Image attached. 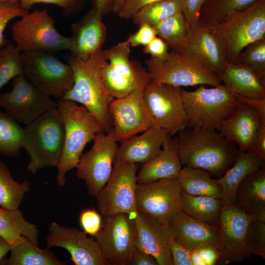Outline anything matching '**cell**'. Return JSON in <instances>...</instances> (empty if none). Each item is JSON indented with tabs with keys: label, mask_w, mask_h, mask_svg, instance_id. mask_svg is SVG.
Segmentation results:
<instances>
[{
	"label": "cell",
	"mask_w": 265,
	"mask_h": 265,
	"mask_svg": "<svg viewBox=\"0 0 265 265\" xmlns=\"http://www.w3.org/2000/svg\"><path fill=\"white\" fill-rule=\"evenodd\" d=\"M104 49L83 56L69 55L67 62L74 76L72 89L61 100H69L83 106L98 121L106 132L112 128L109 107L114 99L106 89L102 69L106 60Z\"/></svg>",
	"instance_id": "1"
},
{
	"label": "cell",
	"mask_w": 265,
	"mask_h": 265,
	"mask_svg": "<svg viewBox=\"0 0 265 265\" xmlns=\"http://www.w3.org/2000/svg\"><path fill=\"white\" fill-rule=\"evenodd\" d=\"M179 133L176 139L182 164L210 175L222 176L239 152L235 143L214 130L186 127Z\"/></svg>",
	"instance_id": "2"
},
{
	"label": "cell",
	"mask_w": 265,
	"mask_h": 265,
	"mask_svg": "<svg viewBox=\"0 0 265 265\" xmlns=\"http://www.w3.org/2000/svg\"><path fill=\"white\" fill-rule=\"evenodd\" d=\"M56 108L64 129L63 145L56 167V182L58 186H63L66 183V173L76 168L85 146L103 129L97 119L76 102L58 100Z\"/></svg>",
	"instance_id": "3"
},
{
	"label": "cell",
	"mask_w": 265,
	"mask_h": 265,
	"mask_svg": "<svg viewBox=\"0 0 265 265\" xmlns=\"http://www.w3.org/2000/svg\"><path fill=\"white\" fill-rule=\"evenodd\" d=\"M64 137V125L56 107L26 125L22 148L29 157L28 172L34 174L44 168L56 167Z\"/></svg>",
	"instance_id": "4"
},
{
	"label": "cell",
	"mask_w": 265,
	"mask_h": 265,
	"mask_svg": "<svg viewBox=\"0 0 265 265\" xmlns=\"http://www.w3.org/2000/svg\"><path fill=\"white\" fill-rule=\"evenodd\" d=\"M208 27L220 42L227 61L236 63L247 45L265 39V0H258L242 11Z\"/></svg>",
	"instance_id": "5"
},
{
	"label": "cell",
	"mask_w": 265,
	"mask_h": 265,
	"mask_svg": "<svg viewBox=\"0 0 265 265\" xmlns=\"http://www.w3.org/2000/svg\"><path fill=\"white\" fill-rule=\"evenodd\" d=\"M187 119V128L219 130L222 122L234 110L238 101L223 84L207 88L201 85L195 90L182 89Z\"/></svg>",
	"instance_id": "6"
},
{
	"label": "cell",
	"mask_w": 265,
	"mask_h": 265,
	"mask_svg": "<svg viewBox=\"0 0 265 265\" xmlns=\"http://www.w3.org/2000/svg\"><path fill=\"white\" fill-rule=\"evenodd\" d=\"M145 63L150 80L157 83L179 87L222 83L197 58L185 53L172 51L164 59L151 57Z\"/></svg>",
	"instance_id": "7"
},
{
	"label": "cell",
	"mask_w": 265,
	"mask_h": 265,
	"mask_svg": "<svg viewBox=\"0 0 265 265\" xmlns=\"http://www.w3.org/2000/svg\"><path fill=\"white\" fill-rule=\"evenodd\" d=\"M55 21L46 9H36L21 17L12 25L13 39L20 51L51 53L69 50L70 37L60 34L54 27Z\"/></svg>",
	"instance_id": "8"
},
{
	"label": "cell",
	"mask_w": 265,
	"mask_h": 265,
	"mask_svg": "<svg viewBox=\"0 0 265 265\" xmlns=\"http://www.w3.org/2000/svg\"><path fill=\"white\" fill-rule=\"evenodd\" d=\"M22 74L42 92L62 99L73 86L74 76L68 63L60 61L53 53H21Z\"/></svg>",
	"instance_id": "9"
},
{
	"label": "cell",
	"mask_w": 265,
	"mask_h": 265,
	"mask_svg": "<svg viewBox=\"0 0 265 265\" xmlns=\"http://www.w3.org/2000/svg\"><path fill=\"white\" fill-rule=\"evenodd\" d=\"M138 169V164L115 157L110 176L95 197L102 216L124 213L135 218L138 212L135 203Z\"/></svg>",
	"instance_id": "10"
},
{
	"label": "cell",
	"mask_w": 265,
	"mask_h": 265,
	"mask_svg": "<svg viewBox=\"0 0 265 265\" xmlns=\"http://www.w3.org/2000/svg\"><path fill=\"white\" fill-rule=\"evenodd\" d=\"M94 237L109 265H130L137 249L135 219L124 213L104 217Z\"/></svg>",
	"instance_id": "11"
},
{
	"label": "cell",
	"mask_w": 265,
	"mask_h": 265,
	"mask_svg": "<svg viewBox=\"0 0 265 265\" xmlns=\"http://www.w3.org/2000/svg\"><path fill=\"white\" fill-rule=\"evenodd\" d=\"M112 129L99 132L89 150L82 153L76 167L77 177L85 181L89 195L96 197L109 179L118 147Z\"/></svg>",
	"instance_id": "12"
},
{
	"label": "cell",
	"mask_w": 265,
	"mask_h": 265,
	"mask_svg": "<svg viewBox=\"0 0 265 265\" xmlns=\"http://www.w3.org/2000/svg\"><path fill=\"white\" fill-rule=\"evenodd\" d=\"M150 79H147L129 94L113 99L109 107L112 130L117 142L156 126L146 104L144 93Z\"/></svg>",
	"instance_id": "13"
},
{
	"label": "cell",
	"mask_w": 265,
	"mask_h": 265,
	"mask_svg": "<svg viewBox=\"0 0 265 265\" xmlns=\"http://www.w3.org/2000/svg\"><path fill=\"white\" fill-rule=\"evenodd\" d=\"M182 88L159 84L150 80L145 89L144 96L156 126L173 136L187 127Z\"/></svg>",
	"instance_id": "14"
},
{
	"label": "cell",
	"mask_w": 265,
	"mask_h": 265,
	"mask_svg": "<svg viewBox=\"0 0 265 265\" xmlns=\"http://www.w3.org/2000/svg\"><path fill=\"white\" fill-rule=\"evenodd\" d=\"M10 91L0 93V107L16 120L27 125L56 107L57 102L44 94L23 74L12 80Z\"/></svg>",
	"instance_id": "15"
},
{
	"label": "cell",
	"mask_w": 265,
	"mask_h": 265,
	"mask_svg": "<svg viewBox=\"0 0 265 265\" xmlns=\"http://www.w3.org/2000/svg\"><path fill=\"white\" fill-rule=\"evenodd\" d=\"M181 191L177 178L137 184V210L150 215L160 223L168 225L173 215L181 210Z\"/></svg>",
	"instance_id": "16"
},
{
	"label": "cell",
	"mask_w": 265,
	"mask_h": 265,
	"mask_svg": "<svg viewBox=\"0 0 265 265\" xmlns=\"http://www.w3.org/2000/svg\"><path fill=\"white\" fill-rule=\"evenodd\" d=\"M254 218L235 204L223 202L218 226L221 245L216 264L237 263L251 256L246 244L245 236L248 226Z\"/></svg>",
	"instance_id": "17"
},
{
	"label": "cell",
	"mask_w": 265,
	"mask_h": 265,
	"mask_svg": "<svg viewBox=\"0 0 265 265\" xmlns=\"http://www.w3.org/2000/svg\"><path fill=\"white\" fill-rule=\"evenodd\" d=\"M84 231L53 221L46 239L47 247H61L70 254L76 265H107L97 241Z\"/></svg>",
	"instance_id": "18"
},
{
	"label": "cell",
	"mask_w": 265,
	"mask_h": 265,
	"mask_svg": "<svg viewBox=\"0 0 265 265\" xmlns=\"http://www.w3.org/2000/svg\"><path fill=\"white\" fill-rule=\"evenodd\" d=\"M168 225L174 239L189 250L212 247L220 251L221 240L218 226L192 218L181 210L173 215Z\"/></svg>",
	"instance_id": "19"
},
{
	"label": "cell",
	"mask_w": 265,
	"mask_h": 265,
	"mask_svg": "<svg viewBox=\"0 0 265 265\" xmlns=\"http://www.w3.org/2000/svg\"><path fill=\"white\" fill-rule=\"evenodd\" d=\"M179 52L194 56L219 78L228 62L219 39L200 20Z\"/></svg>",
	"instance_id": "20"
},
{
	"label": "cell",
	"mask_w": 265,
	"mask_h": 265,
	"mask_svg": "<svg viewBox=\"0 0 265 265\" xmlns=\"http://www.w3.org/2000/svg\"><path fill=\"white\" fill-rule=\"evenodd\" d=\"M135 221L137 248L153 256L158 265H173L168 225L160 223L150 215L139 212Z\"/></svg>",
	"instance_id": "21"
},
{
	"label": "cell",
	"mask_w": 265,
	"mask_h": 265,
	"mask_svg": "<svg viewBox=\"0 0 265 265\" xmlns=\"http://www.w3.org/2000/svg\"><path fill=\"white\" fill-rule=\"evenodd\" d=\"M262 125L265 124L262 123L257 109L238 101L233 112L222 122L218 132L235 143L239 151H247Z\"/></svg>",
	"instance_id": "22"
},
{
	"label": "cell",
	"mask_w": 265,
	"mask_h": 265,
	"mask_svg": "<svg viewBox=\"0 0 265 265\" xmlns=\"http://www.w3.org/2000/svg\"><path fill=\"white\" fill-rule=\"evenodd\" d=\"M103 16L93 7L81 19L72 25L69 49L71 55L83 56L103 48L106 34Z\"/></svg>",
	"instance_id": "23"
},
{
	"label": "cell",
	"mask_w": 265,
	"mask_h": 265,
	"mask_svg": "<svg viewBox=\"0 0 265 265\" xmlns=\"http://www.w3.org/2000/svg\"><path fill=\"white\" fill-rule=\"evenodd\" d=\"M182 165L177 139L167 134L159 153L140 166L136 174L137 184L177 178L182 169Z\"/></svg>",
	"instance_id": "24"
},
{
	"label": "cell",
	"mask_w": 265,
	"mask_h": 265,
	"mask_svg": "<svg viewBox=\"0 0 265 265\" xmlns=\"http://www.w3.org/2000/svg\"><path fill=\"white\" fill-rule=\"evenodd\" d=\"M167 134L161 129L153 126L140 135L121 141L115 157L128 162L142 164L159 153Z\"/></svg>",
	"instance_id": "25"
},
{
	"label": "cell",
	"mask_w": 265,
	"mask_h": 265,
	"mask_svg": "<svg viewBox=\"0 0 265 265\" xmlns=\"http://www.w3.org/2000/svg\"><path fill=\"white\" fill-rule=\"evenodd\" d=\"M265 75L238 63L227 62L219 78L234 94L265 100Z\"/></svg>",
	"instance_id": "26"
},
{
	"label": "cell",
	"mask_w": 265,
	"mask_h": 265,
	"mask_svg": "<svg viewBox=\"0 0 265 265\" xmlns=\"http://www.w3.org/2000/svg\"><path fill=\"white\" fill-rule=\"evenodd\" d=\"M234 204L256 219L265 221V165L240 183Z\"/></svg>",
	"instance_id": "27"
},
{
	"label": "cell",
	"mask_w": 265,
	"mask_h": 265,
	"mask_svg": "<svg viewBox=\"0 0 265 265\" xmlns=\"http://www.w3.org/2000/svg\"><path fill=\"white\" fill-rule=\"evenodd\" d=\"M264 165L265 160L249 151L239 150L231 167L222 176L216 179L222 188L223 202L234 204L236 191L240 183L247 175Z\"/></svg>",
	"instance_id": "28"
},
{
	"label": "cell",
	"mask_w": 265,
	"mask_h": 265,
	"mask_svg": "<svg viewBox=\"0 0 265 265\" xmlns=\"http://www.w3.org/2000/svg\"><path fill=\"white\" fill-rule=\"evenodd\" d=\"M8 265H65L50 248L38 247L29 238L21 236L12 247L9 258L1 263Z\"/></svg>",
	"instance_id": "29"
},
{
	"label": "cell",
	"mask_w": 265,
	"mask_h": 265,
	"mask_svg": "<svg viewBox=\"0 0 265 265\" xmlns=\"http://www.w3.org/2000/svg\"><path fill=\"white\" fill-rule=\"evenodd\" d=\"M210 175L202 169L184 166L177 178L182 190L187 194L222 199V187L216 180L211 178Z\"/></svg>",
	"instance_id": "30"
},
{
	"label": "cell",
	"mask_w": 265,
	"mask_h": 265,
	"mask_svg": "<svg viewBox=\"0 0 265 265\" xmlns=\"http://www.w3.org/2000/svg\"><path fill=\"white\" fill-rule=\"evenodd\" d=\"M223 205L221 199L192 195L182 190L180 209L196 219L218 226Z\"/></svg>",
	"instance_id": "31"
},
{
	"label": "cell",
	"mask_w": 265,
	"mask_h": 265,
	"mask_svg": "<svg viewBox=\"0 0 265 265\" xmlns=\"http://www.w3.org/2000/svg\"><path fill=\"white\" fill-rule=\"evenodd\" d=\"M0 236L6 239L12 247L21 236L38 245L39 235L37 227L26 220L19 209L11 211L0 206Z\"/></svg>",
	"instance_id": "32"
},
{
	"label": "cell",
	"mask_w": 265,
	"mask_h": 265,
	"mask_svg": "<svg viewBox=\"0 0 265 265\" xmlns=\"http://www.w3.org/2000/svg\"><path fill=\"white\" fill-rule=\"evenodd\" d=\"M258 0H206L203 5L200 20L210 26L247 8Z\"/></svg>",
	"instance_id": "33"
},
{
	"label": "cell",
	"mask_w": 265,
	"mask_h": 265,
	"mask_svg": "<svg viewBox=\"0 0 265 265\" xmlns=\"http://www.w3.org/2000/svg\"><path fill=\"white\" fill-rule=\"evenodd\" d=\"M29 189V182H17L6 164L0 160V206L11 211L19 209Z\"/></svg>",
	"instance_id": "34"
},
{
	"label": "cell",
	"mask_w": 265,
	"mask_h": 265,
	"mask_svg": "<svg viewBox=\"0 0 265 265\" xmlns=\"http://www.w3.org/2000/svg\"><path fill=\"white\" fill-rule=\"evenodd\" d=\"M157 35L172 49L180 52L189 33L182 12L171 16L153 26Z\"/></svg>",
	"instance_id": "35"
},
{
	"label": "cell",
	"mask_w": 265,
	"mask_h": 265,
	"mask_svg": "<svg viewBox=\"0 0 265 265\" xmlns=\"http://www.w3.org/2000/svg\"><path fill=\"white\" fill-rule=\"evenodd\" d=\"M23 128L6 112L0 109V154L19 156L22 148Z\"/></svg>",
	"instance_id": "36"
},
{
	"label": "cell",
	"mask_w": 265,
	"mask_h": 265,
	"mask_svg": "<svg viewBox=\"0 0 265 265\" xmlns=\"http://www.w3.org/2000/svg\"><path fill=\"white\" fill-rule=\"evenodd\" d=\"M180 12H182V0H160L143 7L132 19L137 26L143 24L153 26Z\"/></svg>",
	"instance_id": "37"
},
{
	"label": "cell",
	"mask_w": 265,
	"mask_h": 265,
	"mask_svg": "<svg viewBox=\"0 0 265 265\" xmlns=\"http://www.w3.org/2000/svg\"><path fill=\"white\" fill-rule=\"evenodd\" d=\"M102 78L108 93L113 98L118 99L129 94L141 82L150 77L148 75L139 82H134L116 73L106 60L103 67Z\"/></svg>",
	"instance_id": "38"
},
{
	"label": "cell",
	"mask_w": 265,
	"mask_h": 265,
	"mask_svg": "<svg viewBox=\"0 0 265 265\" xmlns=\"http://www.w3.org/2000/svg\"><path fill=\"white\" fill-rule=\"evenodd\" d=\"M21 74V52L9 42L0 48V91L11 80Z\"/></svg>",
	"instance_id": "39"
},
{
	"label": "cell",
	"mask_w": 265,
	"mask_h": 265,
	"mask_svg": "<svg viewBox=\"0 0 265 265\" xmlns=\"http://www.w3.org/2000/svg\"><path fill=\"white\" fill-rule=\"evenodd\" d=\"M237 63L265 75V39L247 45L241 52Z\"/></svg>",
	"instance_id": "40"
},
{
	"label": "cell",
	"mask_w": 265,
	"mask_h": 265,
	"mask_svg": "<svg viewBox=\"0 0 265 265\" xmlns=\"http://www.w3.org/2000/svg\"><path fill=\"white\" fill-rule=\"evenodd\" d=\"M249 252L265 258V221L254 218L249 223L245 236Z\"/></svg>",
	"instance_id": "41"
},
{
	"label": "cell",
	"mask_w": 265,
	"mask_h": 265,
	"mask_svg": "<svg viewBox=\"0 0 265 265\" xmlns=\"http://www.w3.org/2000/svg\"><path fill=\"white\" fill-rule=\"evenodd\" d=\"M28 12L21 7L19 0H0V48L10 42L3 36L8 23L13 18L22 17Z\"/></svg>",
	"instance_id": "42"
},
{
	"label": "cell",
	"mask_w": 265,
	"mask_h": 265,
	"mask_svg": "<svg viewBox=\"0 0 265 265\" xmlns=\"http://www.w3.org/2000/svg\"><path fill=\"white\" fill-rule=\"evenodd\" d=\"M21 7L29 11L31 6L35 4L43 3L52 4L61 7L62 14L71 16L77 14L85 7L86 0H19Z\"/></svg>",
	"instance_id": "43"
},
{
	"label": "cell",
	"mask_w": 265,
	"mask_h": 265,
	"mask_svg": "<svg viewBox=\"0 0 265 265\" xmlns=\"http://www.w3.org/2000/svg\"><path fill=\"white\" fill-rule=\"evenodd\" d=\"M101 215L93 208L83 210L79 217L80 223L83 231L87 234L94 237L101 227Z\"/></svg>",
	"instance_id": "44"
},
{
	"label": "cell",
	"mask_w": 265,
	"mask_h": 265,
	"mask_svg": "<svg viewBox=\"0 0 265 265\" xmlns=\"http://www.w3.org/2000/svg\"><path fill=\"white\" fill-rule=\"evenodd\" d=\"M182 0V13L190 32L199 21L201 8L206 0Z\"/></svg>",
	"instance_id": "45"
},
{
	"label": "cell",
	"mask_w": 265,
	"mask_h": 265,
	"mask_svg": "<svg viewBox=\"0 0 265 265\" xmlns=\"http://www.w3.org/2000/svg\"><path fill=\"white\" fill-rule=\"evenodd\" d=\"M138 29L129 35L127 39L131 47L145 46L157 36L153 27L147 24H143L138 26Z\"/></svg>",
	"instance_id": "46"
},
{
	"label": "cell",
	"mask_w": 265,
	"mask_h": 265,
	"mask_svg": "<svg viewBox=\"0 0 265 265\" xmlns=\"http://www.w3.org/2000/svg\"><path fill=\"white\" fill-rule=\"evenodd\" d=\"M170 244L173 265H193L191 251L175 240L171 235Z\"/></svg>",
	"instance_id": "47"
},
{
	"label": "cell",
	"mask_w": 265,
	"mask_h": 265,
	"mask_svg": "<svg viewBox=\"0 0 265 265\" xmlns=\"http://www.w3.org/2000/svg\"><path fill=\"white\" fill-rule=\"evenodd\" d=\"M160 0H125L118 14L122 19H132L140 9Z\"/></svg>",
	"instance_id": "48"
},
{
	"label": "cell",
	"mask_w": 265,
	"mask_h": 265,
	"mask_svg": "<svg viewBox=\"0 0 265 265\" xmlns=\"http://www.w3.org/2000/svg\"><path fill=\"white\" fill-rule=\"evenodd\" d=\"M143 51L144 53L150 54L152 57L160 59H165L169 53L168 46L158 36L144 47Z\"/></svg>",
	"instance_id": "49"
},
{
	"label": "cell",
	"mask_w": 265,
	"mask_h": 265,
	"mask_svg": "<svg viewBox=\"0 0 265 265\" xmlns=\"http://www.w3.org/2000/svg\"><path fill=\"white\" fill-rule=\"evenodd\" d=\"M248 151L265 160V125L261 126Z\"/></svg>",
	"instance_id": "50"
},
{
	"label": "cell",
	"mask_w": 265,
	"mask_h": 265,
	"mask_svg": "<svg viewBox=\"0 0 265 265\" xmlns=\"http://www.w3.org/2000/svg\"><path fill=\"white\" fill-rule=\"evenodd\" d=\"M205 265L216 264L219 258V250L212 247H205L196 249Z\"/></svg>",
	"instance_id": "51"
},
{
	"label": "cell",
	"mask_w": 265,
	"mask_h": 265,
	"mask_svg": "<svg viewBox=\"0 0 265 265\" xmlns=\"http://www.w3.org/2000/svg\"><path fill=\"white\" fill-rule=\"evenodd\" d=\"M130 265H158V264L153 256L137 248Z\"/></svg>",
	"instance_id": "52"
},
{
	"label": "cell",
	"mask_w": 265,
	"mask_h": 265,
	"mask_svg": "<svg viewBox=\"0 0 265 265\" xmlns=\"http://www.w3.org/2000/svg\"><path fill=\"white\" fill-rule=\"evenodd\" d=\"M234 95L238 101L247 104L255 108L259 113L262 123L265 124V100H254Z\"/></svg>",
	"instance_id": "53"
},
{
	"label": "cell",
	"mask_w": 265,
	"mask_h": 265,
	"mask_svg": "<svg viewBox=\"0 0 265 265\" xmlns=\"http://www.w3.org/2000/svg\"><path fill=\"white\" fill-rule=\"evenodd\" d=\"M112 0H93V7L103 16L111 12Z\"/></svg>",
	"instance_id": "54"
},
{
	"label": "cell",
	"mask_w": 265,
	"mask_h": 265,
	"mask_svg": "<svg viewBox=\"0 0 265 265\" xmlns=\"http://www.w3.org/2000/svg\"><path fill=\"white\" fill-rule=\"evenodd\" d=\"M11 248L12 246L9 242L0 236V263L6 254L10 251Z\"/></svg>",
	"instance_id": "55"
},
{
	"label": "cell",
	"mask_w": 265,
	"mask_h": 265,
	"mask_svg": "<svg viewBox=\"0 0 265 265\" xmlns=\"http://www.w3.org/2000/svg\"><path fill=\"white\" fill-rule=\"evenodd\" d=\"M125 0H112L111 12L118 14Z\"/></svg>",
	"instance_id": "56"
}]
</instances>
